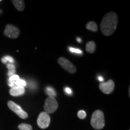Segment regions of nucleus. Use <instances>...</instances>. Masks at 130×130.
<instances>
[{
  "label": "nucleus",
  "instance_id": "aec40b11",
  "mask_svg": "<svg viewBox=\"0 0 130 130\" xmlns=\"http://www.w3.org/2000/svg\"><path fill=\"white\" fill-rule=\"evenodd\" d=\"M77 115L79 119H85L86 117V113L85 111L81 110H79V111L78 112Z\"/></svg>",
  "mask_w": 130,
  "mask_h": 130
},
{
  "label": "nucleus",
  "instance_id": "7ed1b4c3",
  "mask_svg": "<svg viewBox=\"0 0 130 130\" xmlns=\"http://www.w3.org/2000/svg\"><path fill=\"white\" fill-rule=\"evenodd\" d=\"M58 106V102L55 98L48 96L45 101V112H46L48 115L54 113L57 110Z\"/></svg>",
  "mask_w": 130,
  "mask_h": 130
},
{
  "label": "nucleus",
  "instance_id": "4be33fe9",
  "mask_svg": "<svg viewBox=\"0 0 130 130\" xmlns=\"http://www.w3.org/2000/svg\"><path fill=\"white\" fill-rule=\"evenodd\" d=\"M98 78V80L100 81H101V83L103 82L104 80V78L102 77V76H99Z\"/></svg>",
  "mask_w": 130,
  "mask_h": 130
},
{
  "label": "nucleus",
  "instance_id": "39448f33",
  "mask_svg": "<svg viewBox=\"0 0 130 130\" xmlns=\"http://www.w3.org/2000/svg\"><path fill=\"white\" fill-rule=\"evenodd\" d=\"M7 105L10 109L16 114L20 118L25 119H27L28 117V114L26 113L25 111H24L19 105L14 103V102L10 101L8 102Z\"/></svg>",
  "mask_w": 130,
  "mask_h": 130
},
{
  "label": "nucleus",
  "instance_id": "9b49d317",
  "mask_svg": "<svg viewBox=\"0 0 130 130\" xmlns=\"http://www.w3.org/2000/svg\"><path fill=\"white\" fill-rule=\"evenodd\" d=\"M86 50L87 53L90 54L95 53L96 50V45L95 42L93 41L87 42L86 45Z\"/></svg>",
  "mask_w": 130,
  "mask_h": 130
},
{
  "label": "nucleus",
  "instance_id": "423d86ee",
  "mask_svg": "<svg viewBox=\"0 0 130 130\" xmlns=\"http://www.w3.org/2000/svg\"><path fill=\"white\" fill-rule=\"evenodd\" d=\"M58 63L64 69L70 74H75L77 71V69L74 64L69 60L64 57H60L58 60Z\"/></svg>",
  "mask_w": 130,
  "mask_h": 130
},
{
  "label": "nucleus",
  "instance_id": "f257e3e1",
  "mask_svg": "<svg viewBox=\"0 0 130 130\" xmlns=\"http://www.w3.org/2000/svg\"><path fill=\"white\" fill-rule=\"evenodd\" d=\"M118 24V16L115 12L107 13L104 16L101 23V30L105 36L113 35L116 31Z\"/></svg>",
  "mask_w": 130,
  "mask_h": 130
},
{
  "label": "nucleus",
  "instance_id": "a211bd4d",
  "mask_svg": "<svg viewBox=\"0 0 130 130\" xmlns=\"http://www.w3.org/2000/svg\"><path fill=\"white\" fill-rule=\"evenodd\" d=\"M26 86H27V82L24 79L19 78L15 83V86H20V87H24Z\"/></svg>",
  "mask_w": 130,
  "mask_h": 130
},
{
  "label": "nucleus",
  "instance_id": "20e7f679",
  "mask_svg": "<svg viewBox=\"0 0 130 130\" xmlns=\"http://www.w3.org/2000/svg\"><path fill=\"white\" fill-rule=\"evenodd\" d=\"M51 118L50 115L46 112H42L39 114L37 119V123L41 129H45L50 125Z\"/></svg>",
  "mask_w": 130,
  "mask_h": 130
},
{
  "label": "nucleus",
  "instance_id": "4468645a",
  "mask_svg": "<svg viewBox=\"0 0 130 130\" xmlns=\"http://www.w3.org/2000/svg\"><path fill=\"white\" fill-rule=\"evenodd\" d=\"M6 67H7L8 68V69H9L8 75H9V77H11V76L15 74L16 67L13 64H12V63H7Z\"/></svg>",
  "mask_w": 130,
  "mask_h": 130
},
{
  "label": "nucleus",
  "instance_id": "f3484780",
  "mask_svg": "<svg viewBox=\"0 0 130 130\" xmlns=\"http://www.w3.org/2000/svg\"><path fill=\"white\" fill-rule=\"evenodd\" d=\"M19 130H32V126L27 123H21L18 126Z\"/></svg>",
  "mask_w": 130,
  "mask_h": 130
},
{
  "label": "nucleus",
  "instance_id": "6e6552de",
  "mask_svg": "<svg viewBox=\"0 0 130 130\" xmlns=\"http://www.w3.org/2000/svg\"><path fill=\"white\" fill-rule=\"evenodd\" d=\"M99 87L102 92L108 95L113 92L115 89V83L112 79H109L107 82L101 83Z\"/></svg>",
  "mask_w": 130,
  "mask_h": 130
},
{
  "label": "nucleus",
  "instance_id": "f03ea898",
  "mask_svg": "<svg viewBox=\"0 0 130 130\" xmlns=\"http://www.w3.org/2000/svg\"><path fill=\"white\" fill-rule=\"evenodd\" d=\"M90 124L94 129L97 130L102 129L105 126L104 115L101 110H96L92 115Z\"/></svg>",
  "mask_w": 130,
  "mask_h": 130
},
{
  "label": "nucleus",
  "instance_id": "5701e85b",
  "mask_svg": "<svg viewBox=\"0 0 130 130\" xmlns=\"http://www.w3.org/2000/svg\"><path fill=\"white\" fill-rule=\"evenodd\" d=\"M77 41L78 42H79V43H80V42H81V39L80 38H79V37H77Z\"/></svg>",
  "mask_w": 130,
  "mask_h": 130
},
{
  "label": "nucleus",
  "instance_id": "6ab92c4d",
  "mask_svg": "<svg viewBox=\"0 0 130 130\" xmlns=\"http://www.w3.org/2000/svg\"><path fill=\"white\" fill-rule=\"evenodd\" d=\"M69 51L71 52V53H72L78 54H83V51H81V50H79V49L72 48V47H69Z\"/></svg>",
  "mask_w": 130,
  "mask_h": 130
},
{
  "label": "nucleus",
  "instance_id": "f8f14e48",
  "mask_svg": "<svg viewBox=\"0 0 130 130\" xmlns=\"http://www.w3.org/2000/svg\"><path fill=\"white\" fill-rule=\"evenodd\" d=\"M86 28L88 30L96 32L98 30V25L94 21H90L88 22L86 25Z\"/></svg>",
  "mask_w": 130,
  "mask_h": 130
},
{
  "label": "nucleus",
  "instance_id": "9d476101",
  "mask_svg": "<svg viewBox=\"0 0 130 130\" xmlns=\"http://www.w3.org/2000/svg\"><path fill=\"white\" fill-rule=\"evenodd\" d=\"M12 3L18 11H22L25 9V3L22 0H13Z\"/></svg>",
  "mask_w": 130,
  "mask_h": 130
},
{
  "label": "nucleus",
  "instance_id": "1a4fd4ad",
  "mask_svg": "<svg viewBox=\"0 0 130 130\" xmlns=\"http://www.w3.org/2000/svg\"><path fill=\"white\" fill-rule=\"evenodd\" d=\"M25 90L23 87L20 86H14L10 90V94L13 96H18L23 95L25 93Z\"/></svg>",
  "mask_w": 130,
  "mask_h": 130
},
{
  "label": "nucleus",
  "instance_id": "0eeeda50",
  "mask_svg": "<svg viewBox=\"0 0 130 130\" xmlns=\"http://www.w3.org/2000/svg\"><path fill=\"white\" fill-rule=\"evenodd\" d=\"M4 34L6 36L11 39H16L18 37L20 31L17 27L12 25H7L5 28Z\"/></svg>",
  "mask_w": 130,
  "mask_h": 130
},
{
  "label": "nucleus",
  "instance_id": "b1692460",
  "mask_svg": "<svg viewBox=\"0 0 130 130\" xmlns=\"http://www.w3.org/2000/svg\"></svg>",
  "mask_w": 130,
  "mask_h": 130
},
{
  "label": "nucleus",
  "instance_id": "dca6fc26",
  "mask_svg": "<svg viewBox=\"0 0 130 130\" xmlns=\"http://www.w3.org/2000/svg\"><path fill=\"white\" fill-rule=\"evenodd\" d=\"M1 61L4 64H7V63L9 61V63H14V59L12 57L9 56H6L2 58L1 59Z\"/></svg>",
  "mask_w": 130,
  "mask_h": 130
},
{
  "label": "nucleus",
  "instance_id": "412c9836",
  "mask_svg": "<svg viewBox=\"0 0 130 130\" xmlns=\"http://www.w3.org/2000/svg\"><path fill=\"white\" fill-rule=\"evenodd\" d=\"M64 92L67 94H68V95H71V94H72V90H71V89L69 88V87H66V88H64Z\"/></svg>",
  "mask_w": 130,
  "mask_h": 130
},
{
  "label": "nucleus",
  "instance_id": "ddd939ff",
  "mask_svg": "<svg viewBox=\"0 0 130 130\" xmlns=\"http://www.w3.org/2000/svg\"><path fill=\"white\" fill-rule=\"evenodd\" d=\"M19 79V77L18 75L14 74L13 75L9 77V81H8V83H9V86L10 87H13L15 86V83L17 81L18 79Z\"/></svg>",
  "mask_w": 130,
  "mask_h": 130
},
{
  "label": "nucleus",
  "instance_id": "2eb2a0df",
  "mask_svg": "<svg viewBox=\"0 0 130 130\" xmlns=\"http://www.w3.org/2000/svg\"><path fill=\"white\" fill-rule=\"evenodd\" d=\"M45 92H46L47 95H48V96L50 97L55 98L57 95L56 92L55 91L54 89L52 88L51 87H49V86L45 88Z\"/></svg>",
  "mask_w": 130,
  "mask_h": 130
}]
</instances>
